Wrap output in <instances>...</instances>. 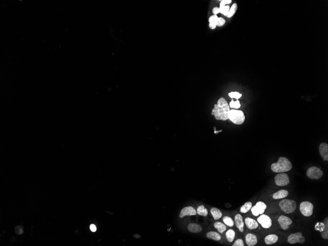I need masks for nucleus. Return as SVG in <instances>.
<instances>
[{
    "label": "nucleus",
    "instance_id": "1",
    "mask_svg": "<svg viewBox=\"0 0 328 246\" xmlns=\"http://www.w3.org/2000/svg\"><path fill=\"white\" fill-rule=\"evenodd\" d=\"M230 107L227 101L223 97H221L214 105L212 110V115L217 120L225 121L228 119V112L230 111Z\"/></svg>",
    "mask_w": 328,
    "mask_h": 246
},
{
    "label": "nucleus",
    "instance_id": "2",
    "mask_svg": "<svg viewBox=\"0 0 328 246\" xmlns=\"http://www.w3.org/2000/svg\"><path fill=\"white\" fill-rule=\"evenodd\" d=\"M271 168L274 173H284L291 170L292 168V165L287 158L281 157L279 158L276 163L272 164Z\"/></svg>",
    "mask_w": 328,
    "mask_h": 246
},
{
    "label": "nucleus",
    "instance_id": "3",
    "mask_svg": "<svg viewBox=\"0 0 328 246\" xmlns=\"http://www.w3.org/2000/svg\"><path fill=\"white\" fill-rule=\"evenodd\" d=\"M228 119L235 124L240 125L244 123L245 116L242 111L232 109L228 112Z\"/></svg>",
    "mask_w": 328,
    "mask_h": 246
},
{
    "label": "nucleus",
    "instance_id": "4",
    "mask_svg": "<svg viewBox=\"0 0 328 246\" xmlns=\"http://www.w3.org/2000/svg\"><path fill=\"white\" fill-rule=\"evenodd\" d=\"M279 206L282 211L287 214L293 213L295 212L297 208L295 201L291 199H283L279 203Z\"/></svg>",
    "mask_w": 328,
    "mask_h": 246
},
{
    "label": "nucleus",
    "instance_id": "5",
    "mask_svg": "<svg viewBox=\"0 0 328 246\" xmlns=\"http://www.w3.org/2000/svg\"><path fill=\"white\" fill-rule=\"evenodd\" d=\"M314 206L312 203L309 201H303L300 205V210L303 215L309 217L313 214Z\"/></svg>",
    "mask_w": 328,
    "mask_h": 246
},
{
    "label": "nucleus",
    "instance_id": "6",
    "mask_svg": "<svg viewBox=\"0 0 328 246\" xmlns=\"http://www.w3.org/2000/svg\"><path fill=\"white\" fill-rule=\"evenodd\" d=\"M323 173L322 170L317 167H311L308 169L307 176L311 179H319L322 177Z\"/></svg>",
    "mask_w": 328,
    "mask_h": 246
},
{
    "label": "nucleus",
    "instance_id": "7",
    "mask_svg": "<svg viewBox=\"0 0 328 246\" xmlns=\"http://www.w3.org/2000/svg\"><path fill=\"white\" fill-rule=\"evenodd\" d=\"M276 184L278 186H285L290 183L289 176L287 173H281L275 177Z\"/></svg>",
    "mask_w": 328,
    "mask_h": 246
},
{
    "label": "nucleus",
    "instance_id": "8",
    "mask_svg": "<svg viewBox=\"0 0 328 246\" xmlns=\"http://www.w3.org/2000/svg\"><path fill=\"white\" fill-rule=\"evenodd\" d=\"M305 241V237L300 232L291 234L288 237V242L291 244L296 243H304Z\"/></svg>",
    "mask_w": 328,
    "mask_h": 246
},
{
    "label": "nucleus",
    "instance_id": "9",
    "mask_svg": "<svg viewBox=\"0 0 328 246\" xmlns=\"http://www.w3.org/2000/svg\"><path fill=\"white\" fill-rule=\"evenodd\" d=\"M266 208L267 205L265 203L262 201H258L254 207H251V210L254 216H258L259 215L263 214Z\"/></svg>",
    "mask_w": 328,
    "mask_h": 246
},
{
    "label": "nucleus",
    "instance_id": "10",
    "mask_svg": "<svg viewBox=\"0 0 328 246\" xmlns=\"http://www.w3.org/2000/svg\"><path fill=\"white\" fill-rule=\"evenodd\" d=\"M258 222L264 229H269L272 225L271 219L266 215L262 214L258 219Z\"/></svg>",
    "mask_w": 328,
    "mask_h": 246
},
{
    "label": "nucleus",
    "instance_id": "11",
    "mask_svg": "<svg viewBox=\"0 0 328 246\" xmlns=\"http://www.w3.org/2000/svg\"><path fill=\"white\" fill-rule=\"evenodd\" d=\"M278 221L281 229L284 230L289 229V226L292 223V221L290 218L284 215H281L279 217Z\"/></svg>",
    "mask_w": 328,
    "mask_h": 246
},
{
    "label": "nucleus",
    "instance_id": "12",
    "mask_svg": "<svg viewBox=\"0 0 328 246\" xmlns=\"http://www.w3.org/2000/svg\"><path fill=\"white\" fill-rule=\"evenodd\" d=\"M197 211L192 206H188L183 208L180 214V218H182L186 216H193L197 215Z\"/></svg>",
    "mask_w": 328,
    "mask_h": 246
},
{
    "label": "nucleus",
    "instance_id": "13",
    "mask_svg": "<svg viewBox=\"0 0 328 246\" xmlns=\"http://www.w3.org/2000/svg\"><path fill=\"white\" fill-rule=\"evenodd\" d=\"M320 154L324 160L328 161V144L327 143H322L320 144L319 148Z\"/></svg>",
    "mask_w": 328,
    "mask_h": 246
},
{
    "label": "nucleus",
    "instance_id": "14",
    "mask_svg": "<svg viewBox=\"0 0 328 246\" xmlns=\"http://www.w3.org/2000/svg\"><path fill=\"white\" fill-rule=\"evenodd\" d=\"M234 220L235 226L238 229L240 232H243L244 223L242 215L239 214L236 215V216H235Z\"/></svg>",
    "mask_w": 328,
    "mask_h": 246
},
{
    "label": "nucleus",
    "instance_id": "15",
    "mask_svg": "<svg viewBox=\"0 0 328 246\" xmlns=\"http://www.w3.org/2000/svg\"><path fill=\"white\" fill-rule=\"evenodd\" d=\"M245 223L247 227L251 230H255L258 227V223L253 219L247 217L245 219Z\"/></svg>",
    "mask_w": 328,
    "mask_h": 246
},
{
    "label": "nucleus",
    "instance_id": "16",
    "mask_svg": "<svg viewBox=\"0 0 328 246\" xmlns=\"http://www.w3.org/2000/svg\"><path fill=\"white\" fill-rule=\"evenodd\" d=\"M246 243L248 246H254L258 243V239L254 234H249L246 235L245 237Z\"/></svg>",
    "mask_w": 328,
    "mask_h": 246
},
{
    "label": "nucleus",
    "instance_id": "17",
    "mask_svg": "<svg viewBox=\"0 0 328 246\" xmlns=\"http://www.w3.org/2000/svg\"><path fill=\"white\" fill-rule=\"evenodd\" d=\"M289 194V192L286 190H280L276 192L273 194V198L275 199H282L287 198Z\"/></svg>",
    "mask_w": 328,
    "mask_h": 246
},
{
    "label": "nucleus",
    "instance_id": "18",
    "mask_svg": "<svg viewBox=\"0 0 328 246\" xmlns=\"http://www.w3.org/2000/svg\"><path fill=\"white\" fill-rule=\"evenodd\" d=\"M188 230L192 233H199L202 231L201 226L198 224L195 223H190L187 227Z\"/></svg>",
    "mask_w": 328,
    "mask_h": 246
},
{
    "label": "nucleus",
    "instance_id": "19",
    "mask_svg": "<svg viewBox=\"0 0 328 246\" xmlns=\"http://www.w3.org/2000/svg\"><path fill=\"white\" fill-rule=\"evenodd\" d=\"M278 239L279 237L276 235L274 234H269L265 238V242L267 245H272L277 242Z\"/></svg>",
    "mask_w": 328,
    "mask_h": 246
},
{
    "label": "nucleus",
    "instance_id": "20",
    "mask_svg": "<svg viewBox=\"0 0 328 246\" xmlns=\"http://www.w3.org/2000/svg\"><path fill=\"white\" fill-rule=\"evenodd\" d=\"M323 230L320 232L321 235L323 239L327 240L328 239V219L326 218L323 221Z\"/></svg>",
    "mask_w": 328,
    "mask_h": 246
},
{
    "label": "nucleus",
    "instance_id": "21",
    "mask_svg": "<svg viewBox=\"0 0 328 246\" xmlns=\"http://www.w3.org/2000/svg\"><path fill=\"white\" fill-rule=\"evenodd\" d=\"M219 17L216 15H213L210 17L209 19V27L211 29H215L217 26V22L218 20Z\"/></svg>",
    "mask_w": 328,
    "mask_h": 246
},
{
    "label": "nucleus",
    "instance_id": "22",
    "mask_svg": "<svg viewBox=\"0 0 328 246\" xmlns=\"http://www.w3.org/2000/svg\"><path fill=\"white\" fill-rule=\"evenodd\" d=\"M206 237L208 238L212 239L215 241H220L221 239V236L220 234L215 231H210V232H207L206 234Z\"/></svg>",
    "mask_w": 328,
    "mask_h": 246
},
{
    "label": "nucleus",
    "instance_id": "23",
    "mask_svg": "<svg viewBox=\"0 0 328 246\" xmlns=\"http://www.w3.org/2000/svg\"><path fill=\"white\" fill-rule=\"evenodd\" d=\"M210 212L215 220H218L222 216V213L221 211L219 209L215 207L212 208L210 210Z\"/></svg>",
    "mask_w": 328,
    "mask_h": 246
},
{
    "label": "nucleus",
    "instance_id": "24",
    "mask_svg": "<svg viewBox=\"0 0 328 246\" xmlns=\"http://www.w3.org/2000/svg\"><path fill=\"white\" fill-rule=\"evenodd\" d=\"M214 226L215 228L217 229L220 234H222L226 230V225L222 223L219 222L215 223Z\"/></svg>",
    "mask_w": 328,
    "mask_h": 246
},
{
    "label": "nucleus",
    "instance_id": "25",
    "mask_svg": "<svg viewBox=\"0 0 328 246\" xmlns=\"http://www.w3.org/2000/svg\"><path fill=\"white\" fill-rule=\"evenodd\" d=\"M252 207V203L251 202H247L241 206L240 208V212L242 213H246L250 211Z\"/></svg>",
    "mask_w": 328,
    "mask_h": 246
},
{
    "label": "nucleus",
    "instance_id": "26",
    "mask_svg": "<svg viewBox=\"0 0 328 246\" xmlns=\"http://www.w3.org/2000/svg\"><path fill=\"white\" fill-rule=\"evenodd\" d=\"M226 238L229 242H232L235 236V232L234 230L230 229L226 232Z\"/></svg>",
    "mask_w": 328,
    "mask_h": 246
},
{
    "label": "nucleus",
    "instance_id": "27",
    "mask_svg": "<svg viewBox=\"0 0 328 246\" xmlns=\"http://www.w3.org/2000/svg\"><path fill=\"white\" fill-rule=\"evenodd\" d=\"M197 213L199 215L206 217L208 215V210L207 209L205 208L204 206L201 205L198 206L197 209Z\"/></svg>",
    "mask_w": 328,
    "mask_h": 246
},
{
    "label": "nucleus",
    "instance_id": "28",
    "mask_svg": "<svg viewBox=\"0 0 328 246\" xmlns=\"http://www.w3.org/2000/svg\"><path fill=\"white\" fill-rule=\"evenodd\" d=\"M223 222L225 223V225L228 226L229 227H232L234 225V222L231 218L228 216H225L223 218Z\"/></svg>",
    "mask_w": 328,
    "mask_h": 246
},
{
    "label": "nucleus",
    "instance_id": "29",
    "mask_svg": "<svg viewBox=\"0 0 328 246\" xmlns=\"http://www.w3.org/2000/svg\"><path fill=\"white\" fill-rule=\"evenodd\" d=\"M237 9V5L236 3L233 4V5H232L231 8L230 9L229 13H228V15L227 16V17H232L236 12Z\"/></svg>",
    "mask_w": 328,
    "mask_h": 246
},
{
    "label": "nucleus",
    "instance_id": "30",
    "mask_svg": "<svg viewBox=\"0 0 328 246\" xmlns=\"http://www.w3.org/2000/svg\"><path fill=\"white\" fill-rule=\"evenodd\" d=\"M230 6L229 5H223V6H220L219 8V9H220V13L223 14V15H225L226 16H227L229 13V10H230Z\"/></svg>",
    "mask_w": 328,
    "mask_h": 246
},
{
    "label": "nucleus",
    "instance_id": "31",
    "mask_svg": "<svg viewBox=\"0 0 328 246\" xmlns=\"http://www.w3.org/2000/svg\"><path fill=\"white\" fill-rule=\"evenodd\" d=\"M229 106L231 108L238 109L241 107V104H240V102L238 100L236 101H234L233 100H232V101L230 102Z\"/></svg>",
    "mask_w": 328,
    "mask_h": 246
},
{
    "label": "nucleus",
    "instance_id": "32",
    "mask_svg": "<svg viewBox=\"0 0 328 246\" xmlns=\"http://www.w3.org/2000/svg\"><path fill=\"white\" fill-rule=\"evenodd\" d=\"M229 96L231 97V98H235L238 99L242 96V94H240L238 92H231L229 94Z\"/></svg>",
    "mask_w": 328,
    "mask_h": 246
},
{
    "label": "nucleus",
    "instance_id": "33",
    "mask_svg": "<svg viewBox=\"0 0 328 246\" xmlns=\"http://www.w3.org/2000/svg\"><path fill=\"white\" fill-rule=\"evenodd\" d=\"M225 23H226V20L224 18L222 17L219 18L218 22H217V26L221 27L223 26Z\"/></svg>",
    "mask_w": 328,
    "mask_h": 246
},
{
    "label": "nucleus",
    "instance_id": "34",
    "mask_svg": "<svg viewBox=\"0 0 328 246\" xmlns=\"http://www.w3.org/2000/svg\"><path fill=\"white\" fill-rule=\"evenodd\" d=\"M244 243L243 241L241 239H238L232 245V246H244Z\"/></svg>",
    "mask_w": 328,
    "mask_h": 246
},
{
    "label": "nucleus",
    "instance_id": "35",
    "mask_svg": "<svg viewBox=\"0 0 328 246\" xmlns=\"http://www.w3.org/2000/svg\"><path fill=\"white\" fill-rule=\"evenodd\" d=\"M231 2H232L231 0H223L220 3V6H223V5H227V4H230Z\"/></svg>",
    "mask_w": 328,
    "mask_h": 246
},
{
    "label": "nucleus",
    "instance_id": "36",
    "mask_svg": "<svg viewBox=\"0 0 328 246\" xmlns=\"http://www.w3.org/2000/svg\"><path fill=\"white\" fill-rule=\"evenodd\" d=\"M212 12L213 13L214 15H217V14H218L219 13H220V9L218 7H215L213 8V9H212Z\"/></svg>",
    "mask_w": 328,
    "mask_h": 246
},
{
    "label": "nucleus",
    "instance_id": "37",
    "mask_svg": "<svg viewBox=\"0 0 328 246\" xmlns=\"http://www.w3.org/2000/svg\"><path fill=\"white\" fill-rule=\"evenodd\" d=\"M90 229L91 231H92V232H95L96 230V227L94 225H91L90 226Z\"/></svg>",
    "mask_w": 328,
    "mask_h": 246
}]
</instances>
